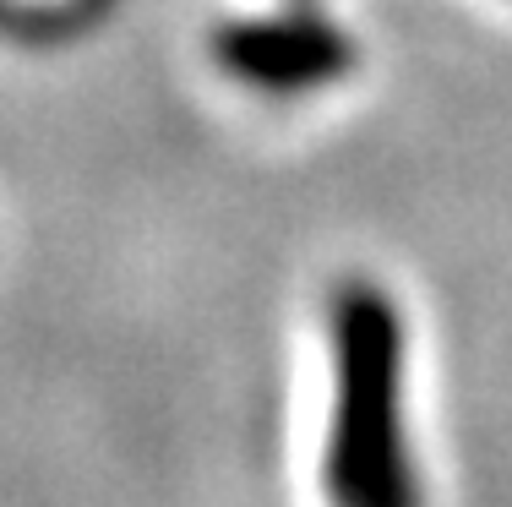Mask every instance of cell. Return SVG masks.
Listing matches in <instances>:
<instances>
[{
  "label": "cell",
  "instance_id": "cell-2",
  "mask_svg": "<svg viewBox=\"0 0 512 507\" xmlns=\"http://www.w3.org/2000/svg\"><path fill=\"white\" fill-rule=\"evenodd\" d=\"M213 60L235 82L262 93H306L322 82L344 77L355 66V50L338 28L322 17H251V22H224L213 33Z\"/></svg>",
  "mask_w": 512,
  "mask_h": 507
},
{
  "label": "cell",
  "instance_id": "cell-1",
  "mask_svg": "<svg viewBox=\"0 0 512 507\" xmlns=\"http://www.w3.org/2000/svg\"><path fill=\"white\" fill-rule=\"evenodd\" d=\"M333 366L327 507H420L404 448V322L365 279L333 300Z\"/></svg>",
  "mask_w": 512,
  "mask_h": 507
}]
</instances>
